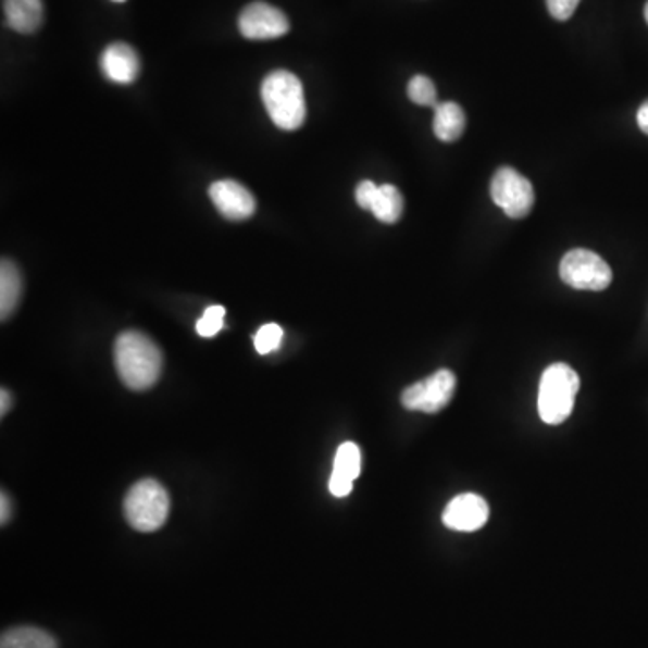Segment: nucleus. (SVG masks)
Instances as JSON below:
<instances>
[{
	"label": "nucleus",
	"instance_id": "1",
	"mask_svg": "<svg viewBox=\"0 0 648 648\" xmlns=\"http://www.w3.org/2000/svg\"><path fill=\"white\" fill-rule=\"evenodd\" d=\"M114 362L121 382L132 391L150 389L161 377V348L137 329H126L115 339Z\"/></svg>",
	"mask_w": 648,
	"mask_h": 648
},
{
	"label": "nucleus",
	"instance_id": "2",
	"mask_svg": "<svg viewBox=\"0 0 648 648\" xmlns=\"http://www.w3.org/2000/svg\"><path fill=\"white\" fill-rule=\"evenodd\" d=\"M263 105L272 123L282 130H298L307 120V100L301 79L290 71L277 68L262 84Z\"/></svg>",
	"mask_w": 648,
	"mask_h": 648
},
{
	"label": "nucleus",
	"instance_id": "3",
	"mask_svg": "<svg viewBox=\"0 0 648 648\" xmlns=\"http://www.w3.org/2000/svg\"><path fill=\"white\" fill-rule=\"evenodd\" d=\"M578 389L581 378L573 367L564 362L546 367L539 386V414L544 424H564L575 409Z\"/></svg>",
	"mask_w": 648,
	"mask_h": 648
},
{
	"label": "nucleus",
	"instance_id": "4",
	"mask_svg": "<svg viewBox=\"0 0 648 648\" xmlns=\"http://www.w3.org/2000/svg\"><path fill=\"white\" fill-rule=\"evenodd\" d=\"M123 510L126 523L130 524L132 528L142 534H152L166 523L170 515V496L161 483L155 479H142L126 494Z\"/></svg>",
	"mask_w": 648,
	"mask_h": 648
},
{
	"label": "nucleus",
	"instance_id": "5",
	"mask_svg": "<svg viewBox=\"0 0 648 648\" xmlns=\"http://www.w3.org/2000/svg\"><path fill=\"white\" fill-rule=\"evenodd\" d=\"M560 277L575 290H606L612 282V271L603 258L589 249H573L560 262Z\"/></svg>",
	"mask_w": 648,
	"mask_h": 648
},
{
	"label": "nucleus",
	"instance_id": "6",
	"mask_svg": "<svg viewBox=\"0 0 648 648\" xmlns=\"http://www.w3.org/2000/svg\"><path fill=\"white\" fill-rule=\"evenodd\" d=\"M491 200L510 219H524L535 204L534 186L513 167H499L490 184Z\"/></svg>",
	"mask_w": 648,
	"mask_h": 648
},
{
	"label": "nucleus",
	"instance_id": "7",
	"mask_svg": "<svg viewBox=\"0 0 648 648\" xmlns=\"http://www.w3.org/2000/svg\"><path fill=\"white\" fill-rule=\"evenodd\" d=\"M456 375L449 370H439L431 377L416 382L402 392L403 408L420 413H439L449 406L456 392Z\"/></svg>",
	"mask_w": 648,
	"mask_h": 648
},
{
	"label": "nucleus",
	"instance_id": "8",
	"mask_svg": "<svg viewBox=\"0 0 648 648\" xmlns=\"http://www.w3.org/2000/svg\"><path fill=\"white\" fill-rule=\"evenodd\" d=\"M238 27L247 40H274L287 35L290 24L282 10L267 2H252L241 11Z\"/></svg>",
	"mask_w": 648,
	"mask_h": 648
},
{
	"label": "nucleus",
	"instance_id": "9",
	"mask_svg": "<svg viewBox=\"0 0 648 648\" xmlns=\"http://www.w3.org/2000/svg\"><path fill=\"white\" fill-rule=\"evenodd\" d=\"M490 510L488 502L477 494H461L447 504L444 512V524L452 532L472 534L485 526Z\"/></svg>",
	"mask_w": 648,
	"mask_h": 648
},
{
	"label": "nucleus",
	"instance_id": "10",
	"mask_svg": "<svg viewBox=\"0 0 648 648\" xmlns=\"http://www.w3.org/2000/svg\"><path fill=\"white\" fill-rule=\"evenodd\" d=\"M210 197L220 215L229 220L251 219L257 211V199L244 184L219 180L210 186Z\"/></svg>",
	"mask_w": 648,
	"mask_h": 648
},
{
	"label": "nucleus",
	"instance_id": "11",
	"mask_svg": "<svg viewBox=\"0 0 648 648\" xmlns=\"http://www.w3.org/2000/svg\"><path fill=\"white\" fill-rule=\"evenodd\" d=\"M101 71L114 84L128 85L136 82L141 71V62L136 49L125 42L110 43L101 53Z\"/></svg>",
	"mask_w": 648,
	"mask_h": 648
},
{
	"label": "nucleus",
	"instance_id": "12",
	"mask_svg": "<svg viewBox=\"0 0 648 648\" xmlns=\"http://www.w3.org/2000/svg\"><path fill=\"white\" fill-rule=\"evenodd\" d=\"M361 474V449L359 445L346 441L335 454L334 472L329 477V491L335 497L350 496L353 482Z\"/></svg>",
	"mask_w": 648,
	"mask_h": 648
},
{
	"label": "nucleus",
	"instance_id": "13",
	"mask_svg": "<svg viewBox=\"0 0 648 648\" xmlns=\"http://www.w3.org/2000/svg\"><path fill=\"white\" fill-rule=\"evenodd\" d=\"M4 15L13 32L32 35L42 26V0H4Z\"/></svg>",
	"mask_w": 648,
	"mask_h": 648
},
{
	"label": "nucleus",
	"instance_id": "14",
	"mask_svg": "<svg viewBox=\"0 0 648 648\" xmlns=\"http://www.w3.org/2000/svg\"><path fill=\"white\" fill-rule=\"evenodd\" d=\"M434 136L439 141L454 142L463 136L466 126L465 112L454 101H444L434 109Z\"/></svg>",
	"mask_w": 648,
	"mask_h": 648
},
{
	"label": "nucleus",
	"instance_id": "15",
	"mask_svg": "<svg viewBox=\"0 0 648 648\" xmlns=\"http://www.w3.org/2000/svg\"><path fill=\"white\" fill-rule=\"evenodd\" d=\"M22 298L21 271L11 260L0 263V317L10 320Z\"/></svg>",
	"mask_w": 648,
	"mask_h": 648
},
{
	"label": "nucleus",
	"instance_id": "16",
	"mask_svg": "<svg viewBox=\"0 0 648 648\" xmlns=\"http://www.w3.org/2000/svg\"><path fill=\"white\" fill-rule=\"evenodd\" d=\"M0 648H58L57 639L42 628L16 627L2 634Z\"/></svg>",
	"mask_w": 648,
	"mask_h": 648
},
{
	"label": "nucleus",
	"instance_id": "17",
	"mask_svg": "<svg viewBox=\"0 0 648 648\" xmlns=\"http://www.w3.org/2000/svg\"><path fill=\"white\" fill-rule=\"evenodd\" d=\"M370 211L384 224H397L403 213L402 194L392 184H382Z\"/></svg>",
	"mask_w": 648,
	"mask_h": 648
},
{
	"label": "nucleus",
	"instance_id": "18",
	"mask_svg": "<svg viewBox=\"0 0 648 648\" xmlns=\"http://www.w3.org/2000/svg\"><path fill=\"white\" fill-rule=\"evenodd\" d=\"M408 95L409 100L416 103L420 107H434L438 105V92H436V87H434L433 79L427 78V76H414L408 85Z\"/></svg>",
	"mask_w": 648,
	"mask_h": 648
},
{
	"label": "nucleus",
	"instance_id": "19",
	"mask_svg": "<svg viewBox=\"0 0 648 648\" xmlns=\"http://www.w3.org/2000/svg\"><path fill=\"white\" fill-rule=\"evenodd\" d=\"M283 340V328L279 324H263L254 335V348L260 356H267L271 351L277 350Z\"/></svg>",
	"mask_w": 648,
	"mask_h": 648
},
{
	"label": "nucleus",
	"instance_id": "20",
	"mask_svg": "<svg viewBox=\"0 0 648 648\" xmlns=\"http://www.w3.org/2000/svg\"><path fill=\"white\" fill-rule=\"evenodd\" d=\"M225 309L220 304H213L205 310L204 315L197 321V334L200 337H215L224 326Z\"/></svg>",
	"mask_w": 648,
	"mask_h": 648
},
{
	"label": "nucleus",
	"instance_id": "21",
	"mask_svg": "<svg viewBox=\"0 0 648 648\" xmlns=\"http://www.w3.org/2000/svg\"><path fill=\"white\" fill-rule=\"evenodd\" d=\"M549 13L557 21H568L575 13L581 0H546Z\"/></svg>",
	"mask_w": 648,
	"mask_h": 648
},
{
	"label": "nucleus",
	"instance_id": "22",
	"mask_svg": "<svg viewBox=\"0 0 648 648\" xmlns=\"http://www.w3.org/2000/svg\"><path fill=\"white\" fill-rule=\"evenodd\" d=\"M378 186L372 180H362L356 189L357 204L361 205L362 210H372L373 200L377 195Z\"/></svg>",
	"mask_w": 648,
	"mask_h": 648
},
{
	"label": "nucleus",
	"instance_id": "23",
	"mask_svg": "<svg viewBox=\"0 0 648 648\" xmlns=\"http://www.w3.org/2000/svg\"><path fill=\"white\" fill-rule=\"evenodd\" d=\"M11 519V501L10 497L2 491L0 496V523L5 524Z\"/></svg>",
	"mask_w": 648,
	"mask_h": 648
},
{
	"label": "nucleus",
	"instance_id": "24",
	"mask_svg": "<svg viewBox=\"0 0 648 648\" xmlns=\"http://www.w3.org/2000/svg\"><path fill=\"white\" fill-rule=\"evenodd\" d=\"M638 126L648 136V100L638 110Z\"/></svg>",
	"mask_w": 648,
	"mask_h": 648
},
{
	"label": "nucleus",
	"instance_id": "25",
	"mask_svg": "<svg viewBox=\"0 0 648 648\" xmlns=\"http://www.w3.org/2000/svg\"><path fill=\"white\" fill-rule=\"evenodd\" d=\"M10 409H11L10 391H8V389H2V391H0V414H2V416H5V413H8V411H10Z\"/></svg>",
	"mask_w": 648,
	"mask_h": 648
},
{
	"label": "nucleus",
	"instance_id": "26",
	"mask_svg": "<svg viewBox=\"0 0 648 648\" xmlns=\"http://www.w3.org/2000/svg\"><path fill=\"white\" fill-rule=\"evenodd\" d=\"M645 18H647L648 22V2L647 5H645Z\"/></svg>",
	"mask_w": 648,
	"mask_h": 648
},
{
	"label": "nucleus",
	"instance_id": "27",
	"mask_svg": "<svg viewBox=\"0 0 648 648\" xmlns=\"http://www.w3.org/2000/svg\"><path fill=\"white\" fill-rule=\"evenodd\" d=\"M112 2H125V0H112Z\"/></svg>",
	"mask_w": 648,
	"mask_h": 648
}]
</instances>
